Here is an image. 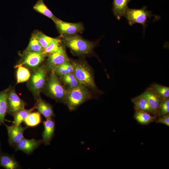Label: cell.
<instances>
[{
    "label": "cell",
    "mask_w": 169,
    "mask_h": 169,
    "mask_svg": "<svg viewBox=\"0 0 169 169\" xmlns=\"http://www.w3.org/2000/svg\"><path fill=\"white\" fill-rule=\"evenodd\" d=\"M63 41L65 46L78 55L90 54L98 44L97 42L89 41L78 35L64 36Z\"/></svg>",
    "instance_id": "6da1fadb"
},
{
    "label": "cell",
    "mask_w": 169,
    "mask_h": 169,
    "mask_svg": "<svg viewBox=\"0 0 169 169\" xmlns=\"http://www.w3.org/2000/svg\"><path fill=\"white\" fill-rule=\"evenodd\" d=\"M74 69V73L80 83L94 90L99 91L94 79L92 70L84 61L72 60L70 61Z\"/></svg>",
    "instance_id": "7a4b0ae2"
},
{
    "label": "cell",
    "mask_w": 169,
    "mask_h": 169,
    "mask_svg": "<svg viewBox=\"0 0 169 169\" xmlns=\"http://www.w3.org/2000/svg\"><path fill=\"white\" fill-rule=\"evenodd\" d=\"M43 90L48 97L57 102L66 104L67 91L53 71L48 78Z\"/></svg>",
    "instance_id": "3957f363"
},
{
    "label": "cell",
    "mask_w": 169,
    "mask_h": 169,
    "mask_svg": "<svg viewBox=\"0 0 169 169\" xmlns=\"http://www.w3.org/2000/svg\"><path fill=\"white\" fill-rule=\"evenodd\" d=\"M48 71L46 65H40L33 71L27 81L28 87L36 100L40 96L47 83Z\"/></svg>",
    "instance_id": "277c9868"
},
{
    "label": "cell",
    "mask_w": 169,
    "mask_h": 169,
    "mask_svg": "<svg viewBox=\"0 0 169 169\" xmlns=\"http://www.w3.org/2000/svg\"><path fill=\"white\" fill-rule=\"evenodd\" d=\"M147 7L144 6L140 9L130 8H128L125 13L124 17L127 19L130 26L139 23L142 25L145 34L146 28L147 25V23L153 17L158 19L160 16L153 14L152 12L148 11Z\"/></svg>",
    "instance_id": "5b68a950"
},
{
    "label": "cell",
    "mask_w": 169,
    "mask_h": 169,
    "mask_svg": "<svg viewBox=\"0 0 169 169\" xmlns=\"http://www.w3.org/2000/svg\"><path fill=\"white\" fill-rule=\"evenodd\" d=\"M91 97L90 93L87 87L81 85L68 90L66 104L69 110L72 111Z\"/></svg>",
    "instance_id": "8992f818"
},
{
    "label": "cell",
    "mask_w": 169,
    "mask_h": 169,
    "mask_svg": "<svg viewBox=\"0 0 169 169\" xmlns=\"http://www.w3.org/2000/svg\"><path fill=\"white\" fill-rule=\"evenodd\" d=\"M48 54L43 52H29L24 51L22 60L14 67L17 68L24 66L26 68L33 71L38 68Z\"/></svg>",
    "instance_id": "52a82bcc"
},
{
    "label": "cell",
    "mask_w": 169,
    "mask_h": 169,
    "mask_svg": "<svg viewBox=\"0 0 169 169\" xmlns=\"http://www.w3.org/2000/svg\"><path fill=\"white\" fill-rule=\"evenodd\" d=\"M8 114L13 116L19 110L25 108L26 103L20 99L15 90L10 86L8 93Z\"/></svg>",
    "instance_id": "ba28073f"
},
{
    "label": "cell",
    "mask_w": 169,
    "mask_h": 169,
    "mask_svg": "<svg viewBox=\"0 0 169 169\" xmlns=\"http://www.w3.org/2000/svg\"><path fill=\"white\" fill-rule=\"evenodd\" d=\"M59 33L64 36L78 35L82 33L84 30L82 23H70L59 20L55 23Z\"/></svg>",
    "instance_id": "9c48e42d"
},
{
    "label": "cell",
    "mask_w": 169,
    "mask_h": 169,
    "mask_svg": "<svg viewBox=\"0 0 169 169\" xmlns=\"http://www.w3.org/2000/svg\"><path fill=\"white\" fill-rule=\"evenodd\" d=\"M46 66L48 71H54L58 66L70 61L63 45L57 52L49 54Z\"/></svg>",
    "instance_id": "30bf717a"
},
{
    "label": "cell",
    "mask_w": 169,
    "mask_h": 169,
    "mask_svg": "<svg viewBox=\"0 0 169 169\" xmlns=\"http://www.w3.org/2000/svg\"><path fill=\"white\" fill-rule=\"evenodd\" d=\"M139 96L146 99L152 111L153 116L157 117L162 99L151 86L148 87L144 92Z\"/></svg>",
    "instance_id": "8fae6325"
},
{
    "label": "cell",
    "mask_w": 169,
    "mask_h": 169,
    "mask_svg": "<svg viewBox=\"0 0 169 169\" xmlns=\"http://www.w3.org/2000/svg\"><path fill=\"white\" fill-rule=\"evenodd\" d=\"M3 124L7 129L9 144L11 146L15 147L20 140L24 138V132L28 127H23L21 124L18 126L13 125L8 126L5 123Z\"/></svg>",
    "instance_id": "7c38bea8"
},
{
    "label": "cell",
    "mask_w": 169,
    "mask_h": 169,
    "mask_svg": "<svg viewBox=\"0 0 169 169\" xmlns=\"http://www.w3.org/2000/svg\"><path fill=\"white\" fill-rule=\"evenodd\" d=\"M43 143L42 140L28 139L24 137L15 146V149L16 151H20L28 155L32 153Z\"/></svg>",
    "instance_id": "4fadbf2b"
},
{
    "label": "cell",
    "mask_w": 169,
    "mask_h": 169,
    "mask_svg": "<svg viewBox=\"0 0 169 169\" xmlns=\"http://www.w3.org/2000/svg\"><path fill=\"white\" fill-rule=\"evenodd\" d=\"M44 129L42 134V141L45 145L50 144L54 135L55 122L52 119H46L43 122Z\"/></svg>",
    "instance_id": "5bb4252c"
},
{
    "label": "cell",
    "mask_w": 169,
    "mask_h": 169,
    "mask_svg": "<svg viewBox=\"0 0 169 169\" xmlns=\"http://www.w3.org/2000/svg\"><path fill=\"white\" fill-rule=\"evenodd\" d=\"M0 166L6 169H18L20 166L13 155L3 152L0 145Z\"/></svg>",
    "instance_id": "9a60e30c"
},
{
    "label": "cell",
    "mask_w": 169,
    "mask_h": 169,
    "mask_svg": "<svg viewBox=\"0 0 169 169\" xmlns=\"http://www.w3.org/2000/svg\"><path fill=\"white\" fill-rule=\"evenodd\" d=\"M37 109L38 111L43 115L46 119L52 118L55 116L52 106L43 100L39 96L36 99Z\"/></svg>",
    "instance_id": "2e32d148"
},
{
    "label": "cell",
    "mask_w": 169,
    "mask_h": 169,
    "mask_svg": "<svg viewBox=\"0 0 169 169\" xmlns=\"http://www.w3.org/2000/svg\"><path fill=\"white\" fill-rule=\"evenodd\" d=\"M131 0H113L112 11L118 20L124 17Z\"/></svg>",
    "instance_id": "e0dca14e"
},
{
    "label": "cell",
    "mask_w": 169,
    "mask_h": 169,
    "mask_svg": "<svg viewBox=\"0 0 169 169\" xmlns=\"http://www.w3.org/2000/svg\"><path fill=\"white\" fill-rule=\"evenodd\" d=\"M10 86L0 91V125L3 124L8 113L7 98Z\"/></svg>",
    "instance_id": "ac0fdd59"
},
{
    "label": "cell",
    "mask_w": 169,
    "mask_h": 169,
    "mask_svg": "<svg viewBox=\"0 0 169 169\" xmlns=\"http://www.w3.org/2000/svg\"><path fill=\"white\" fill-rule=\"evenodd\" d=\"M135 112L134 117L141 125H147L155 120L156 117L134 107Z\"/></svg>",
    "instance_id": "d6986e66"
},
{
    "label": "cell",
    "mask_w": 169,
    "mask_h": 169,
    "mask_svg": "<svg viewBox=\"0 0 169 169\" xmlns=\"http://www.w3.org/2000/svg\"><path fill=\"white\" fill-rule=\"evenodd\" d=\"M33 9L37 12L51 19L55 23L60 20L53 14L43 0H38L33 6Z\"/></svg>",
    "instance_id": "ffe728a7"
},
{
    "label": "cell",
    "mask_w": 169,
    "mask_h": 169,
    "mask_svg": "<svg viewBox=\"0 0 169 169\" xmlns=\"http://www.w3.org/2000/svg\"><path fill=\"white\" fill-rule=\"evenodd\" d=\"M131 101L135 108L153 115L152 111L147 101L145 98L138 96L132 99Z\"/></svg>",
    "instance_id": "44dd1931"
},
{
    "label": "cell",
    "mask_w": 169,
    "mask_h": 169,
    "mask_svg": "<svg viewBox=\"0 0 169 169\" xmlns=\"http://www.w3.org/2000/svg\"><path fill=\"white\" fill-rule=\"evenodd\" d=\"M36 109H37L36 103L29 109L26 110L24 108L18 111L13 116L14 120L12 125L18 126L21 124L28 115Z\"/></svg>",
    "instance_id": "7402d4cb"
},
{
    "label": "cell",
    "mask_w": 169,
    "mask_h": 169,
    "mask_svg": "<svg viewBox=\"0 0 169 169\" xmlns=\"http://www.w3.org/2000/svg\"><path fill=\"white\" fill-rule=\"evenodd\" d=\"M60 77L74 73L73 66L70 60L65 62L58 66L53 71Z\"/></svg>",
    "instance_id": "603a6c76"
},
{
    "label": "cell",
    "mask_w": 169,
    "mask_h": 169,
    "mask_svg": "<svg viewBox=\"0 0 169 169\" xmlns=\"http://www.w3.org/2000/svg\"><path fill=\"white\" fill-rule=\"evenodd\" d=\"M41 121V114L38 111L30 113L24 122L27 126L34 127L39 124Z\"/></svg>",
    "instance_id": "cb8c5ba5"
},
{
    "label": "cell",
    "mask_w": 169,
    "mask_h": 169,
    "mask_svg": "<svg viewBox=\"0 0 169 169\" xmlns=\"http://www.w3.org/2000/svg\"><path fill=\"white\" fill-rule=\"evenodd\" d=\"M162 100L169 99V87L154 83L150 86Z\"/></svg>",
    "instance_id": "d4e9b609"
},
{
    "label": "cell",
    "mask_w": 169,
    "mask_h": 169,
    "mask_svg": "<svg viewBox=\"0 0 169 169\" xmlns=\"http://www.w3.org/2000/svg\"><path fill=\"white\" fill-rule=\"evenodd\" d=\"M16 72L17 83L28 81L31 76L28 69L25 67L20 66L18 68Z\"/></svg>",
    "instance_id": "484cf974"
},
{
    "label": "cell",
    "mask_w": 169,
    "mask_h": 169,
    "mask_svg": "<svg viewBox=\"0 0 169 169\" xmlns=\"http://www.w3.org/2000/svg\"><path fill=\"white\" fill-rule=\"evenodd\" d=\"M44 49L34 34L31 37L29 44L25 51L29 52H43Z\"/></svg>",
    "instance_id": "4316f807"
},
{
    "label": "cell",
    "mask_w": 169,
    "mask_h": 169,
    "mask_svg": "<svg viewBox=\"0 0 169 169\" xmlns=\"http://www.w3.org/2000/svg\"><path fill=\"white\" fill-rule=\"evenodd\" d=\"M60 77L63 82L70 88V89L75 88L81 85L74 73H70Z\"/></svg>",
    "instance_id": "83f0119b"
},
{
    "label": "cell",
    "mask_w": 169,
    "mask_h": 169,
    "mask_svg": "<svg viewBox=\"0 0 169 169\" xmlns=\"http://www.w3.org/2000/svg\"><path fill=\"white\" fill-rule=\"evenodd\" d=\"M34 34L44 49L55 39L46 35L41 32H38Z\"/></svg>",
    "instance_id": "f1b7e54d"
},
{
    "label": "cell",
    "mask_w": 169,
    "mask_h": 169,
    "mask_svg": "<svg viewBox=\"0 0 169 169\" xmlns=\"http://www.w3.org/2000/svg\"><path fill=\"white\" fill-rule=\"evenodd\" d=\"M63 45L60 39L55 38L48 47L45 48L43 52L47 54L54 53L58 51Z\"/></svg>",
    "instance_id": "f546056e"
},
{
    "label": "cell",
    "mask_w": 169,
    "mask_h": 169,
    "mask_svg": "<svg viewBox=\"0 0 169 169\" xmlns=\"http://www.w3.org/2000/svg\"><path fill=\"white\" fill-rule=\"evenodd\" d=\"M169 114V99L162 100L157 117L163 116Z\"/></svg>",
    "instance_id": "4dcf8cb0"
},
{
    "label": "cell",
    "mask_w": 169,
    "mask_h": 169,
    "mask_svg": "<svg viewBox=\"0 0 169 169\" xmlns=\"http://www.w3.org/2000/svg\"><path fill=\"white\" fill-rule=\"evenodd\" d=\"M158 117L156 121L157 123L162 124L169 126V115Z\"/></svg>",
    "instance_id": "1f68e13d"
}]
</instances>
